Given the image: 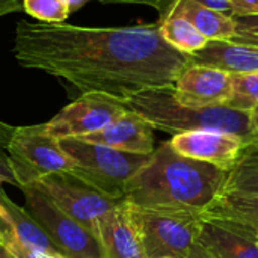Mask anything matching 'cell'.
I'll return each mask as SVG.
<instances>
[{
	"instance_id": "ba28073f",
	"label": "cell",
	"mask_w": 258,
	"mask_h": 258,
	"mask_svg": "<svg viewBox=\"0 0 258 258\" xmlns=\"http://www.w3.org/2000/svg\"><path fill=\"white\" fill-rule=\"evenodd\" d=\"M48 197L63 213L86 227L92 236L100 221L119 203L101 194L73 172H57L32 184Z\"/></svg>"
},
{
	"instance_id": "f546056e",
	"label": "cell",
	"mask_w": 258,
	"mask_h": 258,
	"mask_svg": "<svg viewBox=\"0 0 258 258\" xmlns=\"http://www.w3.org/2000/svg\"><path fill=\"white\" fill-rule=\"evenodd\" d=\"M183 258H213L201 245H198V243H195L194 246H192V249L189 251V254L186 255V257Z\"/></svg>"
},
{
	"instance_id": "d6a6232c",
	"label": "cell",
	"mask_w": 258,
	"mask_h": 258,
	"mask_svg": "<svg viewBox=\"0 0 258 258\" xmlns=\"http://www.w3.org/2000/svg\"><path fill=\"white\" fill-rule=\"evenodd\" d=\"M2 192H3V189H2V181H0V195H2ZM0 218L5 221L6 219V213H5V210H3V207H2V203H0Z\"/></svg>"
},
{
	"instance_id": "d590c367",
	"label": "cell",
	"mask_w": 258,
	"mask_h": 258,
	"mask_svg": "<svg viewBox=\"0 0 258 258\" xmlns=\"http://www.w3.org/2000/svg\"><path fill=\"white\" fill-rule=\"evenodd\" d=\"M257 243H258V237H257Z\"/></svg>"
},
{
	"instance_id": "7c38bea8",
	"label": "cell",
	"mask_w": 258,
	"mask_h": 258,
	"mask_svg": "<svg viewBox=\"0 0 258 258\" xmlns=\"http://www.w3.org/2000/svg\"><path fill=\"white\" fill-rule=\"evenodd\" d=\"M94 237L103 258H147L132 207L125 200L100 221Z\"/></svg>"
},
{
	"instance_id": "f1b7e54d",
	"label": "cell",
	"mask_w": 258,
	"mask_h": 258,
	"mask_svg": "<svg viewBox=\"0 0 258 258\" xmlns=\"http://www.w3.org/2000/svg\"><path fill=\"white\" fill-rule=\"evenodd\" d=\"M23 11V2L21 0H0V17L12 12Z\"/></svg>"
},
{
	"instance_id": "8992f818",
	"label": "cell",
	"mask_w": 258,
	"mask_h": 258,
	"mask_svg": "<svg viewBox=\"0 0 258 258\" xmlns=\"http://www.w3.org/2000/svg\"><path fill=\"white\" fill-rule=\"evenodd\" d=\"M8 154L11 171L20 189L32 186L42 177L70 172L74 168L59 139L47 130V124L15 127Z\"/></svg>"
},
{
	"instance_id": "7a4b0ae2",
	"label": "cell",
	"mask_w": 258,
	"mask_h": 258,
	"mask_svg": "<svg viewBox=\"0 0 258 258\" xmlns=\"http://www.w3.org/2000/svg\"><path fill=\"white\" fill-rule=\"evenodd\" d=\"M228 171L178 154L168 142L127 183L124 200L136 207L201 215L225 189Z\"/></svg>"
},
{
	"instance_id": "603a6c76",
	"label": "cell",
	"mask_w": 258,
	"mask_h": 258,
	"mask_svg": "<svg viewBox=\"0 0 258 258\" xmlns=\"http://www.w3.org/2000/svg\"><path fill=\"white\" fill-rule=\"evenodd\" d=\"M0 246L5 248L12 258H53L45 255L17 239L9 224L0 218Z\"/></svg>"
},
{
	"instance_id": "484cf974",
	"label": "cell",
	"mask_w": 258,
	"mask_h": 258,
	"mask_svg": "<svg viewBox=\"0 0 258 258\" xmlns=\"http://www.w3.org/2000/svg\"><path fill=\"white\" fill-rule=\"evenodd\" d=\"M103 3H133V5H147L159 11V18L165 17L171 9L175 0H100Z\"/></svg>"
},
{
	"instance_id": "6da1fadb",
	"label": "cell",
	"mask_w": 258,
	"mask_h": 258,
	"mask_svg": "<svg viewBox=\"0 0 258 258\" xmlns=\"http://www.w3.org/2000/svg\"><path fill=\"white\" fill-rule=\"evenodd\" d=\"M12 51L21 67L63 79L80 94L101 92L121 101L147 89L174 86L190 65L189 54L163 39L159 23L82 27L21 20Z\"/></svg>"
},
{
	"instance_id": "277c9868",
	"label": "cell",
	"mask_w": 258,
	"mask_h": 258,
	"mask_svg": "<svg viewBox=\"0 0 258 258\" xmlns=\"http://www.w3.org/2000/svg\"><path fill=\"white\" fill-rule=\"evenodd\" d=\"M59 142L74 163L70 172L118 201L124 200L127 183L151 157V154L127 153L76 138L59 139Z\"/></svg>"
},
{
	"instance_id": "9a60e30c",
	"label": "cell",
	"mask_w": 258,
	"mask_h": 258,
	"mask_svg": "<svg viewBox=\"0 0 258 258\" xmlns=\"http://www.w3.org/2000/svg\"><path fill=\"white\" fill-rule=\"evenodd\" d=\"M258 236L203 219L197 243L213 258H258Z\"/></svg>"
},
{
	"instance_id": "e0dca14e",
	"label": "cell",
	"mask_w": 258,
	"mask_h": 258,
	"mask_svg": "<svg viewBox=\"0 0 258 258\" xmlns=\"http://www.w3.org/2000/svg\"><path fill=\"white\" fill-rule=\"evenodd\" d=\"M166 15H175L187 20L209 41H231V38L234 36L233 17L206 8L194 0H175Z\"/></svg>"
},
{
	"instance_id": "2e32d148",
	"label": "cell",
	"mask_w": 258,
	"mask_h": 258,
	"mask_svg": "<svg viewBox=\"0 0 258 258\" xmlns=\"http://www.w3.org/2000/svg\"><path fill=\"white\" fill-rule=\"evenodd\" d=\"M201 218L258 236V195L224 190Z\"/></svg>"
},
{
	"instance_id": "30bf717a",
	"label": "cell",
	"mask_w": 258,
	"mask_h": 258,
	"mask_svg": "<svg viewBox=\"0 0 258 258\" xmlns=\"http://www.w3.org/2000/svg\"><path fill=\"white\" fill-rule=\"evenodd\" d=\"M169 144L184 157L201 160L225 171H230L243 150L251 145L237 135L213 130H197L175 135Z\"/></svg>"
},
{
	"instance_id": "cb8c5ba5",
	"label": "cell",
	"mask_w": 258,
	"mask_h": 258,
	"mask_svg": "<svg viewBox=\"0 0 258 258\" xmlns=\"http://www.w3.org/2000/svg\"><path fill=\"white\" fill-rule=\"evenodd\" d=\"M234 36L231 41L258 48V12L248 15H234Z\"/></svg>"
},
{
	"instance_id": "7402d4cb",
	"label": "cell",
	"mask_w": 258,
	"mask_h": 258,
	"mask_svg": "<svg viewBox=\"0 0 258 258\" xmlns=\"http://www.w3.org/2000/svg\"><path fill=\"white\" fill-rule=\"evenodd\" d=\"M23 11L44 23H63L70 15L67 0H21Z\"/></svg>"
},
{
	"instance_id": "ac0fdd59",
	"label": "cell",
	"mask_w": 258,
	"mask_h": 258,
	"mask_svg": "<svg viewBox=\"0 0 258 258\" xmlns=\"http://www.w3.org/2000/svg\"><path fill=\"white\" fill-rule=\"evenodd\" d=\"M0 203L6 213L5 221L9 224L11 230L14 231L18 240L45 255L53 258H65L56 248V245L51 242V239L47 236V233L42 230V227L29 215L26 209L12 203L5 192H2L0 195Z\"/></svg>"
},
{
	"instance_id": "52a82bcc",
	"label": "cell",
	"mask_w": 258,
	"mask_h": 258,
	"mask_svg": "<svg viewBox=\"0 0 258 258\" xmlns=\"http://www.w3.org/2000/svg\"><path fill=\"white\" fill-rule=\"evenodd\" d=\"M26 210L42 227L65 258H103L92 233L63 213L48 197L33 186L21 187Z\"/></svg>"
},
{
	"instance_id": "e575fe53",
	"label": "cell",
	"mask_w": 258,
	"mask_h": 258,
	"mask_svg": "<svg viewBox=\"0 0 258 258\" xmlns=\"http://www.w3.org/2000/svg\"><path fill=\"white\" fill-rule=\"evenodd\" d=\"M254 145H257V147H258V142H257V144H254Z\"/></svg>"
},
{
	"instance_id": "d6986e66",
	"label": "cell",
	"mask_w": 258,
	"mask_h": 258,
	"mask_svg": "<svg viewBox=\"0 0 258 258\" xmlns=\"http://www.w3.org/2000/svg\"><path fill=\"white\" fill-rule=\"evenodd\" d=\"M159 26L163 39L181 53L192 54L204 48L209 42V39L192 23L181 17L166 15L159 20Z\"/></svg>"
},
{
	"instance_id": "d4e9b609",
	"label": "cell",
	"mask_w": 258,
	"mask_h": 258,
	"mask_svg": "<svg viewBox=\"0 0 258 258\" xmlns=\"http://www.w3.org/2000/svg\"><path fill=\"white\" fill-rule=\"evenodd\" d=\"M15 127L0 121V181L2 183H9L12 186L18 187V183L11 171L9 166V154H8V147L11 142V136L14 133Z\"/></svg>"
},
{
	"instance_id": "5bb4252c",
	"label": "cell",
	"mask_w": 258,
	"mask_h": 258,
	"mask_svg": "<svg viewBox=\"0 0 258 258\" xmlns=\"http://www.w3.org/2000/svg\"><path fill=\"white\" fill-rule=\"evenodd\" d=\"M190 65H204L228 74L257 73L258 48L234 41H209L204 48L189 54Z\"/></svg>"
},
{
	"instance_id": "ffe728a7",
	"label": "cell",
	"mask_w": 258,
	"mask_h": 258,
	"mask_svg": "<svg viewBox=\"0 0 258 258\" xmlns=\"http://www.w3.org/2000/svg\"><path fill=\"white\" fill-rule=\"evenodd\" d=\"M225 192L258 195V147L248 145L228 171Z\"/></svg>"
},
{
	"instance_id": "1f68e13d",
	"label": "cell",
	"mask_w": 258,
	"mask_h": 258,
	"mask_svg": "<svg viewBox=\"0 0 258 258\" xmlns=\"http://www.w3.org/2000/svg\"><path fill=\"white\" fill-rule=\"evenodd\" d=\"M89 0H67L68 3V8H70V14L71 12H76L77 9H80L85 3H88Z\"/></svg>"
},
{
	"instance_id": "4316f807",
	"label": "cell",
	"mask_w": 258,
	"mask_h": 258,
	"mask_svg": "<svg viewBox=\"0 0 258 258\" xmlns=\"http://www.w3.org/2000/svg\"><path fill=\"white\" fill-rule=\"evenodd\" d=\"M228 2L233 11V17L258 12V0H228Z\"/></svg>"
},
{
	"instance_id": "4fadbf2b",
	"label": "cell",
	"mask_w": 258,
	"mask_h": 258,
	"mask_svg": "<svg viewBox=\"0 0 258 258\" xmlns=\"http://www.w3.org/2000/svg\"><path fill=\"white\" fill-rule=\"evenodd\" d=\"M79 139L136 154H151L156 150L154 128L148 121L132 110H125L100 132Z\"/></svg>"
},
{
	"instance_id": "9c48e42d",
	"label": "cell",
	"mask_w": 258,
	"mask_h": 258,
	"mask_svg": "<svg viewBox=\"0 0 258 258\" xmlns=\"http://www.w3.org/2000/svg\"><path fill=\"white\" fill-rule=\"evenodd\" d=\"M125 110V106L118 98L101 92H86L80 94V97L65 106L51 121L45 124L50 135L57 139H79L100 132Z\"/></svg>"
},
{
	"instance_id": "836d02e7",
	"label": "cell",
	"mask_w": 258,
	"mask_h": 258,
	"mask_svg": "<svg viewBox=\"0 0 258 258\" xmlns=\"http://www.w3.org/2000/svg\"><path fill=\"white\" fill-rule=\"evenodd\" d=\"M0 258H12V257H11V254H9L5 248H2V246H0Z\"/></svg>"
},
{
	"instance_id": "8fae6325",
	"label": "cell",
	"mask_w": 258,
	"mask_h": 258,
	"mask_svg": "<svg viewBox=\"0 0 258 258\" xmlns=\"http://www.w3.org/2000/svg\"><path fill=\"white\" fill-rule=\"evenodd\" d=\"M174 95L187 107L224 106L230 97V74L204 65H189L174 83Z\"/></svg>"
},
{
	"instance_id": "4dcf8cb0",
	"label": "cell",
	"mask_w": 258,
	"mask_h": 258,
	"mask_svg": "<svg viewBox=\"0 0 258 258\" xmlns=\"http://www.w3.org/2000/svg\"><path fill=\"white\" fill-rule=\"evenodd\" d=\"M249 118H251V130L255 136V144L258 142V106L249 113Z\"/></svg>"
},
{
	"instance_id": "83f0119b",
	"label": "cell",
	"mask_w": 258,
	"mask_h": 258,
	"mask_svg": "<svg viewBox=\"0 0 258 258\" xmlns=\"http://www.w3.org/2000/svg\"><path fill=\"white\" fill-rule=\"evenodd\" d=\"M206 8H210V9H215L218 12H222L228 17H233V11H231V6H230V2L228 0H194Z\"/></svg>"
},
{
	"instance_id": "5b68a950",
	"label": "cell",
	"mask_w": 258,
	"mask_h": 258,
	"mask_svg": "<svg viewBox=\"0 0 258 258\" xmlns=\"http://www.w3.org/2000/svg\"><path fill=\"white\" fill-rule=\"evenodd\" d=\"M130 207L147 258H183L197 243L203 224L201 215L133 204Z\"/></svg>"
},
{
	"instance_id": "3957f363",
	"label": "cell",
	"mask_w": 258,
	"mask_h": 258,
	"mask_svg": "<svg viewBox=\"0 0 258 258\" xmlns=\"http://www.w3.org/2000/svg\"><path fill=\"white\" fill-rule=\"evenodd\" d=\"M121 103L127 110H132L148 121L154 130L157 128L172 136L197 130H213L237 135L249 144H255L248 112L234 110L225 106L198 109L183 106L177 101L172 86L147 89Z\"/></svg>"
},
{
	"instance_id": "44dd1931",
	"label": "cell",
	"mask_w": 258,
	"mask_h": 258,
	"mask_svg": "<svg viewBox=\"0 0 258 258\" xmlns=\"http://www.w3.org/2000/svg\"><path fill=\"white\" fill-rule=\"evenodd\" d=\"M231 91L225 107L251 113L258 106V71L230 74Z\"/></svg>"
}]
</instances>
